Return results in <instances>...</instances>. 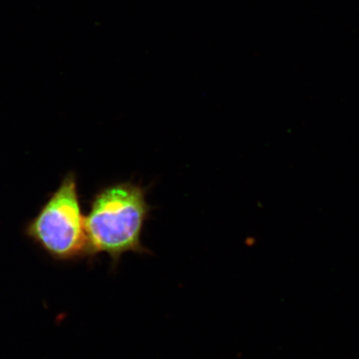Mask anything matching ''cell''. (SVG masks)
Instances as JSON below:
<instances>
[{"instance_id":"obj_1","label":"cell","mask_w":359,"mask_h":359,"mask_svg":"<svg viewBox=\"0 0 359 359\" xmlns=\"http://www.w3.org/2000/svg\"><path fill=\"white\" fill-rule=\"evenodd\" d=\"M149 210L141 187L123 182L101 191L85 217L88 255L106 253L116 266L125 253H147L141 236Z\"/></svg>"},{"instance_id":"obj_2","label":"cell","mask_w":359,"mask_h":359,"mask_svg":"<svg viewBox=\"0 0 359 359\" xmlns=\"http://www.w3.org/2000/svg\"><path fill=\"white\" fill-rule=\"evenodd\" d=\"M28 235L56 259L69 260L88 255L85 217L73 174L65 177L29 224Z\"/></svg>"}]
</instances>
